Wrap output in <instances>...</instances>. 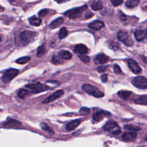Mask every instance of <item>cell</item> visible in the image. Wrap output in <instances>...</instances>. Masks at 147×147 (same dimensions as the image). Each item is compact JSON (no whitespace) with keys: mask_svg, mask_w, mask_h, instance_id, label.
<instances>
[{"mask_svg":"<svg viewBox=\"0 0 147 147\" xmlns=\"http://www.w3.org/2000/svg\"><path fill=\"white\" fill-rule=\"evenodd\" d=\"M87 5H83L81 7L72 9L66 12L64 15L70 19H75L82 16L83 13L87 9Z\"/></svg>","mask_w":147,"mask_h":147,"instance_id":"1","label":"cell"},{"mask_svg":"<svg viewBox=\"0 0 147 147\" xmlns=\"http://www.w3.org/2000/svg\"><path fill=\"white\" fill-rule=\"evenodd\" d=\"M36 33L30 30H25L20 34V40L21 45L25 46L31 42L36 37Z\"/></svg>","mask_w":147,"mask_h":147,"instance_id":"2","label":"cell"},{"mask_svg":"<svg viewBox=\"0 0 147 147\" xmlns=\"http://www.w3.org/2000/svg\"><path fill=\"white\" fill-rule=\"evenodd\" d=\"M82 89L89 94L96 98H102L104 97V94L96 87L90 84H85L82 86Z\"/></svg>","mask_w":147,"mask_h":147,"instance_id":"3","label":"cell"},{"mask_svg":"<svg viewBox=\"0 0 147 147\" xmlns=\"http://www.w3.org/2000/svg\"><path fill=\"white\" fill-rule=\"evenodd\" d=\"M26 87H27L32 93H39L41 92H43L46 90H48L50 87L44 84H42L40 83H36L34 84H30L27 85L26 86Z\"/></svg>","mask_w":147,"mask_h":147,"instance_id":"4","label":"cell"},{"mask_svg":"<svg viewBox=\"0 0 147 147\" xmlns=\"http://www.w3.org/2000/svg\"><path fill=\"white\" fill-rule=\"evenodd\" d=\"M104 130L115 135L119 134L121 133L120 127L114 121H108L104 126Z\"/></svg>","mask_w":147,"mask_h":147,"instance_id":"5","label":"cell"},{"mask_svg":"<svg viewBox=\"0 0 147 147\" xmlns=\"http://www.w3.org/2000/svg\"><path fill=\"white\" fill-rule=\"evenodd\" d=\"M117 38L120 41L122 42L126 46L131 47L133 45V42L127 32L120 31L117 33Z\"/></svg>","mask_w":147,"mask_h":147,"instance_id":"6","label":"cell"},{"mask_svg":"<svg viewBox=\"0 0 147 147\" xmlns=\"http://www.w3.org/2000/svg\"><path fill=\"white\" fill-rule=\"evenodd\" d=\"M19 74V70L15 68L8 70L4 74L2 78V81L4 83H8L12 81Z\"/></svg>","mask_w":147,"mask_h":147,"instance_id":"7","label":"cell"},{"mask_svg":"<svg viewBox=\"0 0 147 147\" xmlns=\"http://www.w3.org/2000/svg\"><path fill=\"white\" fill-rule=\"evenodd\" d=\"M132 84L136 87L141 89L147 88V80L145 77L138 76L133 79Z\"/></svg>","mask_w":147,"mask_h":147,"instance_id":"8","label":"cell"},{"mask_svg":"<svg viewBox=\"0 0 147 147\" xmlns=\"http://www.w3.org/2000/svg\"><path fill=\"white\" fill-rule=\"evenodd\" d=\"M128 64L130 70L135 74H138L141 72V68L139 64L135 60L132 59L128 60Z\"/></svg>","mask_w":147,"mask_h":147,"instance_id":"9","label":"cell"},{"mask_svg":"<svg viewBox=\"0 0 147 147\" xmlns=\"http://www.w3.org/2000/svg\"><path fill=\"white\" fill-rule=\"evenodd\" d=\"M64 94V91L62 90H58L57 91L54 93L52 95H50L48 97H47L43 102V103H48L55 99H56L57 98L60 97L63 94Z\"/></svg>","mask_w":147,"mask_h":147,"instance_id":"10","label":"cell"},{"mask_svg":"<svg viewBox=\"0 0 147 147\" xmlns=\"http://www.w3.org/2000/svg\"><path fill=\"white\" fill-rule=\"evenodd\" d=\"M74 51L75 53L76 54H78L80 55H85L89 52V49L85 45L79 44L75 46Z\"/></svg>","mask_w":147,"mask_h":147,"instance_id":"11","label":"cell"},{"mask_svg":"<svg viewBox=\"0 0 147 147\" xmlns=\"http://www.w3.org/2000/svg\"><path fill=\"white\" fill-rule=\"evenodd\" d=\"M21 126V123L15 120L11 119L4 124V126L8 128H19Z\"/></svg>","mask_w":147,"mask_h":147,"instance_id":"12","label":"cell"},{"mask_svg":"<svg viewBox=\"0 0 147 147\" xmlns=\"http://www.w3.org/2000/svg\"><path fill=\"white\" fill-rule=\"evenodd\" d=\"M134 36L137 41L142 42L146 38V32L145 30H138L134 33Z\"/></svg>","mask_w":147,"mask_h":147,"instance_id":"13","label":"cell"},{"mask_svg":"<svg viewBox=\"0 0 147 147\" xmlns=\"http://www.w3.org/2000/svg\"><path fill=\"white\" fill-rule=\"evenodd\" d=\"M104 26H105V24H104L103 22H102L100 20H95L89 24V27L90 28L96 30H100Z\"/></svg>","mask_w":147,"mask_h":147,"instance_id":"14","label":"cell"},{"mask_svg":"<svg viewBox=\"0 0 147 147\" xmlns=\"http://www.w3.org/2000/svg\"><path fill=\"white\" fill-rule=\"evenodd\" d=\"M109 58L104 54H100L97 55L94 59V62L97 64H105L107 62Z\"/></svg>","mask_w":147,"mask_h":147,"instance_id":"15","label":"cell"},{"mask_svg":"<svg viewBox=\"0 0 147 147\" xmlns=\"http://www.w3.org/2000/svg\"><path fill=\"white\" fill-rule=\"evenodd\" d=\"M110 114L109 112H106L104 111H99L95 112L93 115V119L96 121H100L103 120V119L107 116H110Z\"/></svg>","mask_w":147,"mask_h":147,"instance_id":"16","label":"cell"},{"mask_svg":"<svg viewBox=\"0 0 147 147\" xmlns=\"http://www.w3.org/2000/svg\"><path fill=\"white\" fill-rule=\"evenodd\" d=\"M137 133L135 132H126L122 135V138L125 141L134 140L137 137Z\"/></svg>","mask_w":147,"mask_h":147,"instance_id":"17","label":"cell"},{"mask_svg":"<svg viewBox=\"0 0 147 147\" xmlns=\"http://www.w3.org/2000/svg\"><path fill=\"white\" fill-rule=\"evenodd\" d=\"M80 123H81V121H80V120H74V121H71V122L68 123V124L67 125L66 129H67L68 130H69V131L74 130L75 129H76V128L79 125Z\"/></svg>","mask_w":147,"mask_h":147,"instance_id":"18","label":"cell"},{"mask_svg":"<svg viewBox=\"0 0 147 147\" xmlns=\"http://www.w3.org/2000/svg\"><path fill=\"white\" fill-rule=\"evenodd\" d=\"M63 22H64V19L62 17H59L57 19L53 21L50 24L49 26L51 29H55L59 27L60 25H61Z\"/></svg>","mask_w":147,"mask_h":147,"instance_id":"19","label":"cell"},{"mask_svg":"<svg viewBox=\"0 0 147 147\" xmlns=\"http://www.w3.org/2000/svg\"><path fill=\"white\" fill-rule=\"evenodd\" d=\"M29 22L30 24V25H32L33 26H38L41 25L42 21L40 19H39L34 16L29 19Z\"/></svg>","mask_w":147,"mask_h":147,"instance_id":"20","label":"cell"},{"mask_svg":"<svg viewBox=\"0 0 147 147\" xmlns=\"http://www.w3.org/2000/svg\"><path fill=\"white\" fill-rule=\"evenodd\" d=\"M91 8L94 11H99L101 10L103 8L102 3L100 0H95L93 1L91 4Z\"/></svg>","mask_w":147,"mask_h":147,"instance_id":"21","label":"cell"},{"mask_svg":"<svg viewBox=\"0 0 147 147\" xmlns=\"http://www.w3.org/2000/svg\"><path fill=\"white\" fill-rule=\"evenodd\" d=\"M59 56L61 59L65 60H70L72 58V54L67 51L62 50L59 52Z\"/></svg>","mask_w":147,"mask_h":147,"instance_id":"22","label":"cell"},{"mask_svg":"<svg viewBox=\"0 0 147 147\" xmlns=\"http://www.w3.org/2000/svg\"><path fill=\"white\" fill-rule=\"evenodd\" d=\"M134 103L136 104L146 106L147 105V95H144L139 97L134 101Z\"/></svg>","mask_w":147,"mask_h":147,"instance_id":"23","label":"cell"},{"mask_svg":"<svg viewBox=\"0 0 147 147\" xmlns=\"http://www.w3.org/2000/svg\"><path fill=\"white\" fill-rule=\"evenodd\" d=\"M131 92L130 91H120L118 92V95L120 98H121V99H124V100H126L131 95Z\"/></svg>","mask_w":147,"mask_h":147,"instance_id":"24","label":"cell"},{"mask_svg":"<svg viewBox=\"0 0 147 147\" xmlns=\"http://www.w3.org/2000/svg\"><path fill=\"white\" fill-rule=\"evenodd\" d=\"M139 3L140 0H128L125 3V5L128 8H131L137 6Z\"/></svg>","mask_w":147,"mask_h":147,"instance_id":"25","label":"cell"},{"mask_svg":"<svg viewBox=\"0 0 147 147\" xmlns=\"http://www.w3.org/2000/svg\"><path fill=\"white\" fill-rule=\"evenodd\" d=\"M45 52H46V48H45L44 45L43 44L38 47V51H37V54H36V56L39 58L42 57L45 54Z\"/></svg>","mask_w":147,"mask_h":147,"instance_id":"26","label":"cell"},{"mask_svg":"<svg viewBox=\"0 0 147 147\" xmlns=\"http://www.w3.org/2000/svg\"><path fill=\"white\" fill-rule=\"evenodd\" d=\"M125 129L126 130H128L130 131H134V132H136V131H139L141 130V128L139 126H134L133 125H125L124 126Z\"/></svg>","mask_w":147,"mask_h":147,"instance_id":"27","label":"cell"},{"mask_svg":"<svg viewBox=\"0 0 147 147\" xmlns=\"http://www.w3.org/2000/svg\"><path fill=\"white\" fill-rule=\"evenodd\" d=\"M30 60V58L29 56H24L21 58L18 59L16 60V63L20 64H25L26 63H28V62H29Z\"/></svg>","mask_w":147,"mask_h":147,"instance_id":"28","label":"cell"},{"mask_svg":"<svg viewBox=\"0 0 147 147\" xmlns=\"http://www.w3.org/2000/svg\"><path fill=\"white\" fill-rule=\"evenodd\" d=\"M40 127H41V128H42L43 130H45V131L48 132V133H50V134H53V133H54V132H53L52 129L51 128H50L49 127V126H48L47 124H46V123H44V122H42V123L40 124Z\"/></svg>","mask_w":147,"mask_h":147,"instance_id":"29","label":"cell"},{"mask_svg":"<svg viewBox=\"0 0 147 147\" xmlns=\"http://www.w3.org/2000/svg\"><path fill=\"white\" fill-rule=\"evenodd\" d=\"M67 35V30L65 27H63L60 29L59 33V37L60 39H63Z\"/></svg>","mask_w":147,"mask_h":147,"instance_id":"30","label":"cell"},{"mask_svg":"<svg viewBox=\"0 0 147 147\" xmlns=\"http://www.w3.org/2000/svg\"><path fill=\"white\" fill-rule=\"evenodd\" d=\"M29 93V91L27 90H25V89H21L19 93H18V97L20 98H21V99H24L25 98L28 94Z\"/></svg>","mask_w":147,"mask_h":147,"instance_id":"31","label":"cell"},{"mask_svg":"<svg viewBox=\"0 0 147 147\" xmlns=\"http://www.w3.org/2000/svg\"><path fill=\"white\" fill-rule=\"evenodd\" d=\"M90 110L88 107H83L79 110V115L81 116H87L89 114Z\"/></svg>","mask_w":147,"mask_h":147,"instance_id":"32","label":"cell"},{"mask_svg":"<svg viewBox=\"0 0 147 147\" xmlns=\"http://www.w3.org/2000/svg\"><path fill=\"white\" fill-rule=\"evenodd\" d=\"M52 62L54 64L58 65L63 63V60L61 59V58L57 56H54L52 59Z\"/></svg>","mask_w":147,"mask_h":147,"instance_id":"33","label":"cell"},{"mask_svg":"<svg viewBox=\"0 0 147 147\" xmlns=\"http://www.w3.org/2000/svg\"><path fill=\"white\" fill-rule=\"evenodd\" d=\"M109 47L111 48V49H113V50H116L117 49L119 48V47L120 46L117 43H116V42H111L109 43Z\"/></svg>","mask_w":147,"mask_h":147,"instance_id":"34","label":"cell"},{"mask_svg":"<svg viewBox=\"0 0 147 147\" xmlns=\"http://www.w3.org/2000/svg\"><path fill=\"white\" fill-rule=\"evenodd\" d=\"M79 59L84 63H88L90 61L89 56L85 55H80L78 56Z\"/></svg>","mask_w":147,"mask_h":147,"instance_id":"35","label":"cell"},{"mask_svg":"<svg viewBox=\"0 0 147 147\" xmlns=\"http://www.w3.org/2000/svg\"><path fill=\"white\" fill-rule=\"evenodd\" d=\"M113 70H114V71L116 74H121L122 72V71L121 70V68L120 67V66L117 64H115L114 65V67H113Z\"/></svg>","mask_w":147,"mask_h":147,"instance_id":"36","label":"cell"},{"mask_svg":"<svg viewBox=\"0 0 147 147\" xmlns=\"http://www.w3.org/2000/svg\"><path fill=\"white\" fill-rule=\"evenodd\" d=\"M111 1L114 6L117 7L123 3L124 0H111Z\"/></svg>","mask_w":147,"mask_h":147,"instance_id":"37","label":"cell"},{"mask_svg":"<svg viewBox=\"0 0 147 147\" xmlns=\"http://www.w3.org/2000/svg\"><path fill=\"white\" fill-rule=\"evenodd\" d=\"M48 9H43L42 11H40L39 12V16L40 17H44L48 13Z\"/></svg>","mask_w":147,"mask_h":147,"instance_id":"38","label":"cell"},{"mask_svg":"<svg viewBox=\"0 0 147 147\" xmlns=\"http://www.w3.org/2000/svg\"><path fill=\"white\" fill-rule=\"evenodd\" d=\"M106 70V66H99V67H98V68H97V70L99 72H103L105 71Z\"/></svg>","mask_w":147,"mask_h":147,"instance_id":"39","label":"cell"},{"mask_svg":"<svg viewBox=\"0 0 147 147\" xmlns=\"http://www.w3.org/2000/svg\"><path fill=\"white\" fill-rule=\"evenodd\" d=\"M101 79L103 83H105L107 81V74H103L101 75Z\"/></svg>","mask_w":147,"mask_h":147,"instance_id":"40","label":"cell"},{"mask_svg":"<svg viewBox=\"0 0 147 147\" xmlns=\"http://www.w3.org/2000/svg\"><path fill=\"white\" fill-rule=\"evenodd\" d=\"M92 16H93V14L91 12H89L88 13H86L85 15V17L86 18H87V19H89L90 17H91Z\"/></svg>","mask_w":147,"mask_h":147,"instance_id":"41","label":"cell"},{"mask_svg":"<svg viewBox=\"0 0 147 147\" xmlns=\"http://www.w3.org/2000/svg\"><path fill=\"white\" fill-rule=\"evenodd\" d=\"M120 19H121V20H126V16H125V15L124 14H123V13H121V15H120Z\"/></svg>","mask_w":147,"mask_h":147,"instance_id":"42","label":"cell"},{"mask_svg":"<svg viewBox=\"0 0 147 147\" xmlns=\"http://www.w3.org/2000/svg\"><path fill=\"white\" fill-rule=\"evenodd\" d=\"M56 1H57L58 3H59V4H62V3H65V2H66V1H68V0H56Z\"/></svg>","mask_w":147,"mask_h":147,"instance_id":"43","label":"cell"},{"mask_svg":"<svg viewBox=\"0 0 147 147\" xmlns=\"http://www.w3.org/2000/svg\"><path fill=\"white\" fill-rule=\"evenodd\" d=\"M8 1H11V2H12V1H14L15 0H8Z\"/></svg>","mask_w":147,"mask_h":147,"instance_id":"44","label":"cell"},{"mask_svg":"<svg viewBox=\"0 0 147 147\" xmlns=\"http://www.w3.org/2000/svg\"><path fill=\"white\" fill-rule=\"evenodd\" d=\"M1 36H0V42H1Z\"/></svg>","mask_w":147,"mask_h":147,"instance_id":"45","label":"cell"}]
</instances>
